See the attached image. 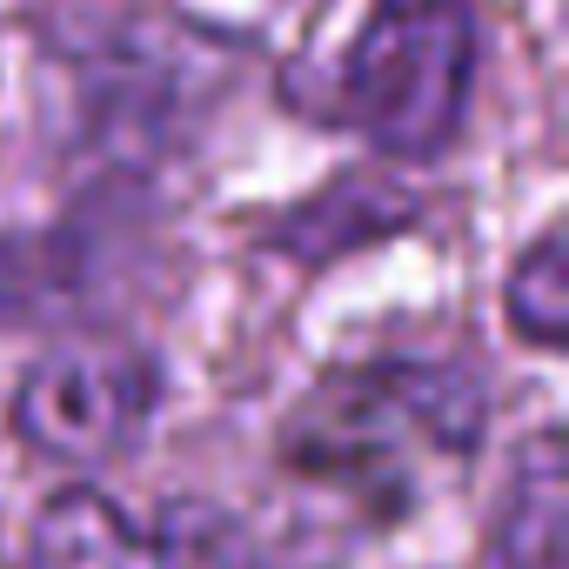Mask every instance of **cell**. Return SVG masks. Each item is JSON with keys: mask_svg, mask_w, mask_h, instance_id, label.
<instances>
[{"mask_svg": "<svg viewBox=\"0 0 569 569\" xmlns=\"http://www.w3.org/2000/svg\"><path fill=\"white\" fill-rule=\"evenodd\" d=\"M469 94L476 14L462 0H389L342 61V101L356 128L396 161L449 154L469 121Z\"/></svg>", "mask_w": 569, "mask_h": 569, "instance_id": "6da1fadb", "label": "cell"}, {"mask_svg": "<svg viewBox=\"0 0 569 569\" xmlns=\"http://www.w3.org/2000/svg\"><path fill=\"white\" fill-rule=\"evenodd\" d=\"M154 409V376L121 342H68L48 349L14 389V436L68 469L114 462Z\"/></svg>", "mask_w": 569, "mask_h": 569, "instance_id": "7a4b0ae2", "label": "cell"}, {"mask_svg": "<svg viewBox=\"0 0 569 569\" xmlns=\"http://www.w3.org/2000/svg\"><path fill=\"white\" fill-rule=\"evenodd\" d=\"M496 569H569V449L562 429H536L516 456L496 522Z\"/></svg>", "mask_w": 569, "mask_h": 569, "instance_id": "3957f363", "label": "cell"}, {"mask_svg": "<svg viewBox=\"0 0 569 569\" xmlns=\"http://www.w3.org/2000/svg\"><path fill=\"white\" fill-rule=\"evenodd\" d=\"M34 569H174L168 542L128 522L101 489H61L34 522Z\"/></svg>", "mask_w": 569, "mask_h": 569, "instance_id": "277c9868", "label": "cell"}, {"mask_svg": "<svg viewBox=\"0 0 569 569\" xmlns=\"http://www.w3.org/2000/svg\"><path fill=\"white\" fill-rule=\"evenodd\" d=\"M509 322L529 349L556 356L569 342V241L562 228H542L529 241V254L509 274Z\"/></svg>", "mask_w": 569, "mask_h": 569, "instance_id": "5b68a950", "label": "cell"}]
</instances>
